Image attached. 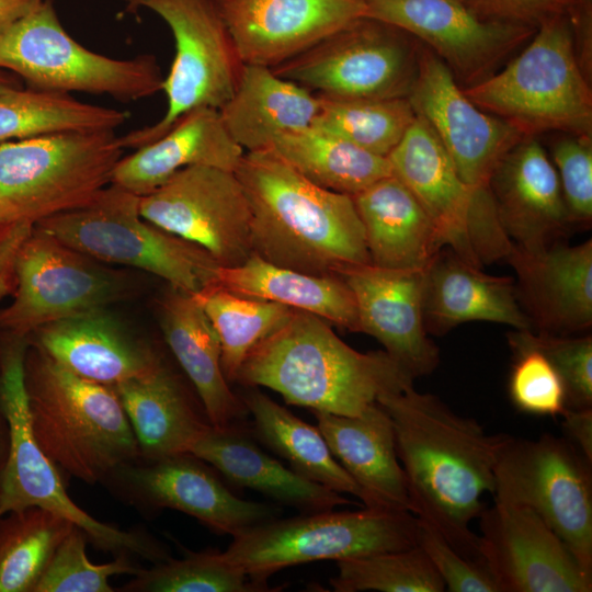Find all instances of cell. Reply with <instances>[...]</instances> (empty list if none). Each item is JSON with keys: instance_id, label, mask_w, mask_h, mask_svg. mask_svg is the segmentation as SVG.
I'll return each mask as SVG.
<instances>
[{"instance_id": "1", "label": "cell", "mask_w": 592, "mask_h": 592, "mask_svg": "<svg viewBox=\"0 0 592 592\" xmlns=\"http://www.w3.org/2000/svg\"><path fill=\"white\" fill-rule=\"evenodd\" d=\"M389 414L411 512L467 558L482 560L470 530L494 492V467L508 434H489L413 385L377 399Z\"/></svg>"}, {"instance_id": "2", "label": "cell", "mask_w": 592, "mask_h": 592, "mask_svg": "<svg viewBox=\"0 0 592 592\" xmlns=\"http://www.w3.org/2000/svg\"><path fill=\"white\" fill-rule=\"evenodd\" d=\"M235 174L249 204L252 254L341 278L349 269L371 263L351 195L314 184L271 149L244 151Z\"/></svg>"}, {"instance_id": "3", "label": "cell", "mask_w": 592, "mask_h": 592, "mask_svg": "<svg viewBox=\"0 0 592 592\" xmlns=\"http://www.w3.org/2000/svg\"><path fill=\"white\" fill-rule=\"evenodd\" d=\"M413 380L385 351L358 352L326 320L295 309L251 350L235 383L270 388L287 405L355 417Z\"/></svg>"}, {"instance_id": "4", "label": "cell", "mask_w": 592, "mask_h": 592, "mask_svg": "<svg viewBox=\"0 0 592 592\" xmlns=\"http://www.w3.org/2000/svg\"><path fill=\"white\" fill-rule=\"evenodd\" d=\"M25 385L35 439L70 475L93 483L139 453L112 387L75 374L36 345L26 351Z\"/></svg>"}, {"instance_id": "5", "label": "cell", "mask_w": 592, "mask_h": 592, "mask_svg": "<svg viewBox=\"0 0 592 592\" xmlns=\"http://www.w3.org/2000/svg\"><path fill=\"white\" fill-rule=\"evenodd\" d=\"M585 71L573 20L561 15L539 25L504 69L463 91L525 137L546 132L591 137L592 93Z\"/></svg>"}, {"instance_id": "6", "label": "cell", "mask_w": 592, "mask_h": 592, "mask_svg": "<svg viewBox=\"0 0 592 592\" xmlns=\"http://www.w3.org/2000/svg\"><path fill=\"white\" fill-rule=\"evenodd\" d=\"M124 148L114 129L44 135L0 145V236L89 204L111 183Z\"/></svg>"}, {"instance_id": "7", "label": "cell", "mask_w": 592, "mask_h": 592, "mask_svg": "<svg viewBox=\"0 0 592 592\" xmlns=\"http://www.w3.org/2000/svg\"><path fill=\"white\" fill-rule=\"evenodd\" d=\"M139 201L110 184L89 204L34 227L101 263L149 272L192 295L212 285L219 267L213 257L143 218Z\"/></svg>"}, {"instance_id": "8", "label": "cell", "mask_w": 592, "mask_h": 592, "mask_svg": "<svg viewBox=\"0 0 592 592\" xmlns=\"http://www.w3.org/2000/svg\"><path fill=\"white\" fill-rule=\"evenodd\" d=\"M417 527L418 517L409 511L365 506L300 513L240 533L220 554L251 579L267 582L273 573L300 563L411 548L417 545Z\"/></svg>"}, {"instance_id": "9", "label": "cell", "mask_w": 592, "mask_h": 592, "mask_svg": "<svg viewBox=\"0 0 592 592\" xmlns=\"http://www.w3.org/2000/svg\"><path fill=\"white\" fill-rule=\"evenodd\" d=\"M0 68L32 89L106 94L124 102L150 96L163 82L152 55L116 59L79 44L62 27L52 0L0 31Z\"/></svg>"}, {"instance_id": "10", "label": "cell", "mask_w": 592, "mask_h": 592, "mask_svg": "<svg viewBox=\"0 0 592 592\" xmlns=\"http://www.w3.org/2000/svg\"><path fill=\"white\" fill-rule=\"evenodd\" d=\"M127 9H147L170 27L175 55L163 78L168 107L150 126L119 136L122 147L140 148L164 135L197 107L220 110L239 83L243 62L214 0H123Z\"/></svg>"}, {"instance_id": "11", "label": "cell", "mask_w": 592, "mask_h": 592, "mask_svg": "<svg viewBox=\"0 0 592 592\" xmlns=\"http://www.w3.org/2000/svg\"><path fill=\"white\" fill-rule=\"evenodd\" d=\"M592 464L565 436L508 435L494 467V501L534 511L592 576Z\"/></svg>"}, {"instance_id": "12", "label": "cell", "mask_w": 592, "mask_h": 592, "mask_svg": "<svg viewBox=\"0 0 592 592\" xmlns=\"http://www.w3.org/2000/svg\"><path fill=\"white\" fill-rule=\"evenodd\" d=\"M25 337L11 334L0 352V408L9 426V453L0 480V517L37 508L70 521L106 549L166 558L134 534L104 524L67 494L54 463L32 430L25 385Z\"/></svg>"}, {"instance_id": "13", "label": "cell", "mask_w": 592, "mask_h": 592, "mask_svg": "<svg viewBox=\"0 0 592 592\" xmlns=\"http://www.w3.org/2000/svg\"><path fill=\"white\" fill-rule=\"evenodd\" d=\"M420 48L421 43L407 32L362 16L271 69L327 98H407Z\"/></svg>"}, {"instance_id": "14", "label": "cell", "mask_w": 592, "mask_h": 592, "mask_svg": "<svg viewBox=\"0 0 592 592\" xmlns=\"http://www.w3.org/2000/svg\"><path fill=\"white\" fill-rule=\"evenodd\" d=\"M12 301L0 327L25 337L45 325L107 305L127 295L126 277L33 227L16 250Z\"/></svg>"}, {"instance_id": "15", "label": "cell", "mask_w": 592, "mask_h": 592, "mask_svg": "<svg viewBox=\"0 0 592 592\" xmlns=\"http://www.w3.org/2000/svg\"><path fill=\"white\" fill-rule=\"evenodd\" d=\"M143 218L206 250L219 266H236L252 254L250 209L234 171L191 166L140 196Z\"/></svg>"}, {"instance_id": "16", "label": "cell", "mask_w": 592, "mask_h": 592, "mask_svg": "<svg viewBox=\"0 0 592 592\" xmlns=\"http://www.w3.org/2000/svg\"><path fill=\"white\" fill-rule=\"evenodd\" d=\"M407 99L448 153L470 196L490 192L496 167L525 136L474 104L449 69L422 44Z\"/></svg>"}, {"instance_id": "17", "label": "cell", "mask_w": 592, "mask_h": 592, "mask_svg": "<svg viewBox=\"0 0 592 592\" xmlns=\"http://www.w3.org/2000/svg\"><path fill=\"white\" fill-rule=\"evenodd\" d=\"M364 16L391 24L418 39L464 89L491 75L536 29L488 22L458 0H365Z\"/></svg>"}, {"instance_id": "18", "label": "cell", "mask_w": 592, "mask_h": 592, "mask_svg": "<svg viewBox=\"0 0 592 592\" xmlns=\"http://www.w3.org/2000/svg\"><path fill=\"white\" fill-rule=\"evenodd\" d=\"M478 519L480 556L500 592L592 590V576L534 511L494 501Z\"/></svg>"}, {"instance_id": "19", "label": "cell", "mask_w": 592, "mask_h": 592, "mask_svg": "<svg viewBox=\"0 0 592 592\" xmlns=\"http://www.w3.org/2000/svg\"><path fill=\"white\" fill-rule=\"evenodd\" d=\"M246 65L275 67L365 15V0H214Z\"/></svg>"}, {"instance_id": "20", "label": "cell", "mask_w": 592, "mask_h": 592, "mask_svg": "<svg viewBox=\"0 0 592 592\" xmlns=\"http://www.w3.org/2000/svg\"><path fill=\"white\" fill-rule=\"evenodd\" d=\"M423 271L368 263L342 275L355 298L360 332L375 338L413 379L440 363L439 348L424 327Z\"/></svg>"}, {"instance_id": "21", "label": "cell", "mask_w": 592, "mask_h": 592, "mask_svg": "<svg viewBox=\"0 0 592 592\" xmlns=\"http://www.w3.org/2000/svg\"><path fill=\"white\" fill-rule=\"evenodd\" d=\"M516 274L517 303L532 331L584 334L592 326V240L525 252L516 247L505 259Z\"/></svg>"}, {"instance_id": "22", "label": "cell", "mask_w": 592, "mask_h": 592, "mask_svg": "<svg viewBox=\"0 0 592 592\" xmlns=\"http://www.w3.org/2000/svg\"><path fill=\"white\" fill-rule=\"evenodd\" d=\"M489 187L505 235L522 251L543 250L572 227L557 171L535 137L522 138L506 152Z\"/></svg>"}, {"instance_id": "23", "label": "cell", "mask_w": 592, "mask_h": 592, "mask_svg": "<svg viewBox=\"0 0 592 592\" xmlns=\"http://www.w3.org/2000/svg\"><path fill=\"white\" fill-rule=\"evenodd\" d=\"M387 158L392 174L421 204L444 247L454 250L466 262L482 267L469 237V190L429 125L415 115Z\"/></svg>"}, {"instance_id": "24", "label": "cell", "mask_w": 592, "mask_h": 592, "mask_svg": "<svg viewBox=\"0 0 592 592\" xmlns=\"http://www.w3.org/2000/svg\"><path fill=\"white\" fill-rule=\"evenodd\" d=\"M36 346L87 379L113 387L162 365L157 353L137 340L106 308L43 326Z\"/></svg>"}, {"instance_id": "25", "label": "cell", "mask_w": 592, "mask_h": 592, "mask_svg": "<svg viewBox=\"0 0 592 592\" xmlns=\"http://www.w3.org/2000/svg\"><path fill=\"white\" fill-rule=\"evenodd\" d=\"M423 320L429 334L443 335L469 321L532 330L520 307L514 280L490 275L442 248L423 271Z\"/></svg>"}, {"instance_id": "26", "label": "cell", "mask_w": 592, "mask_h": 592, "mask_svg": "<svg viewBox=\"0 0 592 592\" xmlns=\"http://www.w3.org/2000/svg\"><path fill=\"white\" fill-rule=\"evenodd\" d=\"M312 414L334 458L361 489L365 506L411 512L394 425L380 405L372 403L355 417Z\"/></svg>"}, {"instance_id": "27", "label": "cell", "mask_w": 592, "mask_h": 592, "mask_svg": "<svg viewBox=\"0 0 592 592\" xmlns=\"http://www.w3.org/2000/svg\"><path fill=\"white\" fill-rule=\"evenodd\" d=\"M243 153L226 130L219 111L197 107L181 116L158 139L122 157L110 184L144 196L186 167L208 166L235 172Z\"/></svg>"}, {"instance_id": "28", "label": "cell", "mask_w": 592, "mask_h": 592, "mask_svg": "<svg viewBox=\"0 0 592 592\" xmlns=\"http://www.w3.org/2000/svg\"><path fill=\"white\" fill-rule=\"evenodd\" d=\"M133 477L153 505L184 512L215 532L232 537L280 516L275 504L237 497L190 454L155 460Z\"/></svg>"}, {"instance_id": "29", "label": "cell", "mask_w": 592, "mask_h": 592, "mask_svg": "<svg viewBox=\"0 0 592 592\" xmlns=\"http://www.w3.org/2000/svg\"><path fill=\"white\" fill-rule=\"evenodd\" d=\"M190 455L210 464L234 487L248 488L300 513L333 510L352 503L341 493L308 480L262 451L246 424L210 429Z\"/></svg>"}, {"instance_id": "30", "label": "cell", "mask_w": 592, "mask_h": 592, "mask_svg": "<svg viewBox=\"0 0 592 592\" xmlns=\"http://www.w3.org/2000/svg\"><path fill=\"white\" fill-rule=\"evenodd\" d=\"M162 333L215 428L243 424L248 410L225 377L217 333L192 294L170 286L159 304Z\"/></svg>"}, {"instance_id": "31", "label": "cell", "mask_w": 592, "mask_h": 592, "mask_svg": "<svg viewBox=\"0 0 592 592\" xmlns=\"http://www.w3.org/2000/svg\"><path fill=\"white\" fill-rule=\"evenodd\" d=\"M352 198L364 227L373 265L423 271L444 248L421 204L394 174L376 181Z\"/></svg>"}, {"instance_id": "32", "label": "cell", "mask_w": 592, "mask_h": 592, "mask_svg": "<svg viewBox=\"0 0 592 592\" xmlns=\"http://www.w3.org/2000/svg\"><path fill=\"white\" fill-rule=\"evenodd\" d=\"M319 99L270 67L243 65L236 91L218 110L230 137L244 150L269 149L278 136L311 126Z\"/></svg>"}, {"instance_id": "33", "label": "cell", "mask_w": 592, "mask_h": 592, "mask_svg": "<svg viewBox=\"0 0 592 592\" xmlns=\"http://www.w3.org/2000/svg\"><path fill=\"white\" fill-rule=\"evenodd\" d=\"M112 388L125 410L139 452L153 462L190 454L212 426L163 364Z\"/></svg>"}, {"instance_id": "34", "label": "cell", "mask_w": 592, "mask_h": 592, "mask_svg": "<svg viewBox=\"0 0 592 592\" xmlns=\"http://www.w3.org/2000/svg\"><path fill=\"white\" fill-rule=\"evenodd\" d=\"M238 295L277 303L360 332L354 295L341 277L317 276L270 263L255 254L219 266L213 283Z\"/></svg>"}, {"instance_id": "35", "label": "cell", "mask_w": 592, "mask_h": 592, "mask_svg": "<svg viewBox=\"0 0 592 592\" xmlns=\"http://www.w3.org/2000/svg\"><path fill=\"white\" fill-rule=\"evenodd\" d=\"M246 388L238 396L252 415L251 435L301 477L362 501L361 489L334 458L318 426L303 421L257 387Z\"/></svg>"}, {"instance_id": "36", "label": "cell", "mask_w": 592, "mask_h": 592, "mask_svg": "<svg viewBox=\"0 0 592 592\" xmlns=\"http://www.w3.org/2000/svg\"><path fill=\"white\" fill-rule=\"evenodd\" d=\"M269 149L314 184L351 196L392 174L387 157L312 126L278 136Z\"/></svg>"}, {"instance_id": "37", "label": "cell", "mask_w": 592, "mask_h": 592, "mask_svg": "<svg viewBox=\"0 0 592 592\" xmlns=\"http://www.w3.org/2000/svg\"><path fill=\"white\" fill-rule=\"evenodd\" d=\"M126 119L125 112L83 103L69 93L18 88L0 94V145L57 133L115 129Z\"/></svg>"}, {"instance_id": "38", "label": "cell", "mask_w": 592, "mask_h": 592, "mask_svg": "<svg viewBox=\"0 0 592 592\" xmlns=\"http://www.w3.org/2000/svg\"><path fill=\"white\" fill-rule=\"evenodd\" d=\"M213 325L229 384L251 350L281 327L295 309L229 292L212 284L193 295Z\"/></svg>"}, {"instance_id": "39", "label": "cell", "mask_w": 592, "mask_h": 592, "mask_svg": "<svg viewBox=\"0 0 592 592\" xmlns=\"http://www.w3.org/2000/svg\"><path fill=\"white\" fill-rule=\"evenodd\" d=\"M317 96L319 110L312 127L382 157H388L415 118L407 98L342 100Z\"/></svg>"}, {"instance_id": "40", "label": "cell", "mask_w": 592, "mask_h": 592, "mask_svg": "<svg viewBox=\"0 0 592 592\" xmlns=\"http://www.w3.org/2000/svg\"><path fill=\"white\" fill-rule=\"evenodd\" d=\"M4 527L0 554V592L33 591L56 548L76 525L33 508Z\"/></svg>"}, {"instance_id": "41", "label": "cell", "mask_w": 592, "mask_h": 592, "mask_svg": "<svg viewBox=\"0 0 592 592\" xmlns=\"http://www.w3.org/2000/svg\"><path fill=\"white\" fill-rule=\"evenodd\" d=\"M338 574L330 579L335 592H442L444 582L417 545L337 561Z\"/></svg>"}, {"instance_id": "42", "label": "cell", "mask_w": 592, "mask_h": 592, "mask_svg": "<svg viewBox=\"0 0 592 592\" xmlns=\"http://www.w3.org/2000/svg\"><path fill=\"white\" fill-rule=\"evenodd\" d=\"M151 592H269L267 582L251 579L224 559L220 551L187 553L181 559H168L151 570L138 571L128 584Z\"/></svg>"}, {"instance_id": "43", "label": "cell", "mask_w": 592, "mask_h": 592, "mask_svg": "<svg viewBox=\"0 0 592 592\" xmlns=\"http://www.w3.org/2000/svg\"><path fill=\"white\" fill-rule=\"evenodd\" d=\"M512 352L533 349L544 354L559 373L567 408H592V337L588 333L556 335L532 330L508 333Z\"/></svg>"}, {"instance_id": "44", "label": "cell", "mask_w": 592, "mask_h": 592, "mask_svg": "<svg viewBox=\"0 0 592 592\" xmlns=\"http://www.w3.org/2000/svg\"><path fill=\"white\" fill-rule=\"evenodd\" d=\"M82 532L77 526L68 532L35 584L34 592H112L110 577L138 573L124 557L109 563H92L86 554Z\"/></svg>"}, {"instance_id": "45", "label": "cell", "mask_w": 592, "mask_h": 592, "mask_svg": "<svg viewBox=\"0 0 592 592\" xmlns=\"http://www.w3.org/2000/svg\"><path fill=\"white\" fill-rule=\"evenodd\" d=\"M509 397L520 412L561 417L567 409L563 382L550 361L537 350L513 352Z\"/></svg>"}, {"instance_id": "46", "label": "cell", "mask_w": 592, "mask_h": 592, "mask_svg": "<svg viewBox=\"0 0 592 592\" xmlns=\"http://www.w3.org/2000/svg\"><path fill=\"white\" fill-rule=\"evenodd\" d=\"M550 160L571 225L589 226L592 219V137L568 135L556 140Z\"/></svg>"}, {"instance_id": "47", "label": "cell", "mask_w": 592, "mask_h": 592, "mask_svg": "<svg viewBox=\"0 0 592 592\" xmlns=\"http://www.w3.org/2000/svg\"><path fill=\"white\" fill-rule=\"evenodd\" d=\"M418 517V516H417ZM417 546L432 562L451 592H500L483 560L456 551L431 525L418 517Z\"/></svg>"}, {"instance_id": "48", "label": "cell", "mask_w": 592, "mask_h": 592, "mask_svg": "<svg viewBox=\"0 0 592 592\" xmlns=\"http://www.w3.org/2000/svg\"><path fill=\"white\" fill-rule=\"evenodd\" d=\"M458 1L481 20L534 29L557 16L569 15L574 18L583 7L592 5V3L581 0Z\"/></svg>"}, {"instance_id": "49", "label": "cell", "mask_w": 592, "mask_h": 592, "mask_svg": "<svg viewBox=\"0 0 592 592\" xmlns=\"http://www.w3.org/2000/svg\"><path fill=\"white\" fill-rule=\"evenodd\" d=\"M561 417L565 437L592 464V408H567Z\"/></svg>"}, {"instance_id": "50", "label": "cell", "mask_w": 592, "mask_h": 592, "mask_svg": "<svg viewBox=\"0 0 592 592\" xmlns=\"http://www.w3.org/2000/svg\"><path fill=\"white\" fill-rule=\"evenodd\" d=\"M43 0H0V31L32 11Z\"/></svg>"}, {"instance_id": "51", "label": "cell", "mask_w": 592, "mask_h": 592, "mask_svg": "<svg viewBox=\"0 0 592 592\" xmlns=\"http://www.w3.org/2000/svg\"><path fill=\"white\" fill-rule=\"evenodd\" d=\"M8 267L9 258L2 250H0V289L5 285Z\"/></svg>"}, {"instance_id": "52", "label": "cell", "mask_w": 592, "mask_h": 592, "mask_svg": "<svg viewBox=\"0 0 592 592\" xmlns=\"http://www.w3.org/2000/svg\"><path fill=\"white\" fill-rule=\"evenodd\" d=\"M20 88L12 79L0 73V94Z\"/></svg>"}, {"instance_id": "53", "label": "cell", "mask_w": 592, "mask_h": 592, "mask_svg": "<svg viewBox=\"0 0 592 592\" xmlns=\"http://www.w3.org/2000/svg\"><path fill=\"white\" fill-rule=\"evenodd\" d=\"M1 547H2V534L0 533V554H1Z\"/></svg>"}, {"instance_id": "54", "label": "cell", "mask_w": 592, "mask_h": 592, "mask_svg": "<svg viewBox=\"0 0 592 592\" xmlns=\"http://www.w3.org/2000/svg\"><path fill=\"white\" fill-rule=\"evenodd\" d=\"M581 1L592 3V0H581Z\"/></svg>"}]
</instances>
